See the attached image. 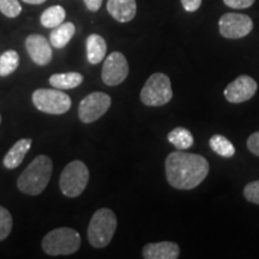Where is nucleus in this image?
<instances>
[{
  "mask_svg": "<svg viewBox=\"0 0 259 259\" xmlns=\"http://www.w3.org/2000/svg\"><path fill=\"white\" fill-rule=\"evenodd\" d=\"M257 89V82L252 77L242 74L228 84L225 89V97L232 103H241L252 99Z\"/></svg>",
  "mask_w": 259,
  "mask_h": 259,
  "instance_id": "obj_11",
  "label": "nucleus"
},
{
  "mask_svg": "<svg viewBox=\"0 0 259 259\" xmlns=\"http://www.w3.org/2000/svg\"><path fill=\"white\" fill-rule=\"evenodd\" d=\"M84 80L83 74L78 72H67V73H56L50 77V84L53 88L59 90L74 89L80 85Z\"/></svg>",
  "mask_w": 259,
  "mask_h": 259,
  "instance_id": "obj_18",
  "label": "nucleus"
},
{
  "mask_svg": "<svg viewBox=\"0 0 259 259\" xmlns=\"http://www.w3.org/2000/svg\"><path fill=\"white\" fill-rule=\"evenodd\" d=\"M180 255L178 244L171 241H161L148 244L143 248L145 259H177Z\"/></svg>",
  "mask_w": 259,
  "mask_h": 259,
  "instance_id": "obj_13",
  "label": "nucleus"
},
{
  "mask_svg": "<svg viewBox=\"0 0 259 259\" xmlns=\"http://www.w3.org/2000/svg\"><path fill=\"white\" fill-rule=\"evenodd\" d=\"M89 183V169L82 161H72L64 168L59 179V187L64 196L76 198L83 193Z\"/></svg>",
  "mask_w": 259,
  "mask_h": 259,
  "instance_id": "obj_5",
  "label": "nucleus"
},
{
  "mask_svg": "<svg viewBox=\"0 0 259 259\" xmlns=\"http://www.w3.org/2000/svg\"><path fill=\"white\" fill-rule=\"evenodd\" d=\"M173 97L170 79L167 74L157 72L151 74L141 92V100L145 106L160 107L168 103Z\"/></svg>",
  "mask_w": 259,
  "mask_h": 259,
  "instance_id": "obj_6",
  "label": "nucleus"
},
{
  "mask_svg": "<svg viewBox=\"0 0 259 259\" xmlns=\"http://www.w3.org/2000/svg\"><path fill=\"white\" fill-rule=\"evenodd\" d=\"M82 239L78 232L69 227H61L47 233L42 240L45 253L50 255H69L79 250Z\"/></svg>",
  "mask_w": 259,
  "mask_h": 259,
  "instance_id": "obj_3",
  "label": "nucleus"
},
{
  "mask_svg": "<svg viewBox=\"0 0 259 259\" xmlns=\"http://www.w3.org/2000/svg\"><path fill=\"white\" fill-rule=\"evenodd\" d=\"M210 147L216 154L220 155L221 157L225 158H231L234 156L235 154V148L232 144V142L229 139H227L225 136L221 135H215L210 138L209 141Z\"/></svg>",
  "mask_w": 259,
  "mask_h": 259,
  "instance_id": "obj_21",
  "label": "nucleus"
},
{
  "mask_svg": "<svg viewBox=\"0 0 259 259\" xmlns=\"http://www.w3.org/2000/svg\"><path fill=\"white\" fill-rule=\"evenodd\" d=\"M107 53V44L105 38L99 34H92L87 38V58L93 65H97L105 59Z\"/></svg>",
  "mask_w": 259,
  "mask_h": 259,
  "instance_id": "obj_16",
  "label": "nucleus"
},
{
  "mask_svg": "<svg viewBox=\"0 0 259 259\" xmlns=\"http://www.w3.org/2000/svg\"><path fill=\"white\" fill-rule=\"evenodd\" d=\"M116 216L111 209L102 208L94 213L88 227V240L95 248L109 244L116 231Z\"/></svg>",
  "mask_w": 259,
  "mask_h": 259,
  "instance_id": "obj_4",
  "label": "nucleus"
},
{
  "mask_svg": "<svg viewBox=\"0 0 259 259\" xmlns=\"http://www.w3.org/2000/svg\"><path fill=\"white\" fill-rule=\"evenodd\" d=\"M247 148L250 149L252 154L259 156V131L252 134L247 139Z\"/></svg>",
  "mask_w": 259,
  "mask_h": 259,
  "instance_id": "obj_27",
  "label": "nucleus"
},
{
  "mask_svg": "<svg viewBox=\"0 0 259 259\" xmlns=\"http://www.w3.org/2000/svg\"><path fill=\"white\" fill-rule=\"evenodd\" d=\"M19 56L14 50L4 52L0 56V77H6L18 69Z\"/></svg>",
  "mask_w": 259,
  "mask_h": 259,
  "instance_id": "obj_22",
  "label": "nucleus"
},
{
  "mask_svg": "<svg viewBox=\"0 0 259 259\" xmlns=\"http://www.w3.org/2000/svg\"><path fill=\"white\" fill-rule=\"evenodd\" d=\"M22 2L27 3V4H31V5H40V4H44L45 2H47V0H22Z\"/></svg>",
  "mask_w": 259,
  "mask_h": 259,
  "instance_id": "obj_30",
  "label": "nucleus"
},
{
  "mask_svg": "<svg viewBox=\"0 0 259 259\" xmlns=\"http://www.w3.org/2000/svg\"><path fill=\"white\" fill-rule=\"evenodd\" d=\"M74 32H76V27L71 22L66 23H61L58 27L53 28V31L50 35V42L54 48H64L73 37Z\"/></svg>",
  "mask_w": 259,
  "mask_h": 259,
  "instance_id": "obj_17",
  "label": "nucleus"
},
{
  "mask_svg": "<svg viewBox=\"0 0 259 259\" xmlns=\"http://www.w3.org/2000/svg\"><path fill=\"white\" fill-rule=\"evenodd\" d=\"M0 124H2V115H0Z\"/></svg>",
  "mask_w": 259,
  "mask_h": 259,
  "instance_id": "obj_31",
  "label": "nucleus"
},
{
  "mask_svg": "<svg viewBox=\"0 0 259 259\" xmlns=\"http://www.w3.org/2000/svg\"><path fill=\"white\" fill-rule=\"evenodd\" d=\"M181 4L187 12H194L200 8L202 0H181Z\"/></svg>",
  "mask_w": 259,
  "mask_h": 259,
  "instance_id": "obj_28",
  "label": "nucleus"
},
{
  "mask_svg": "<svg viewBox=\"0 0 259 259\" xmlns=\"http://www.w3.org/2000/svg\"><path fill=\"white\" fill-rule=\"evenodd\" d=\"M128 76V63L120 52H113L106 58L102 67V80L106 85L115 87Z\"/></svg>",
  "mask_w": 259,
  "mask_h": 259,
  "instance_id": "obj_10",
  "label": "nucleus"
},
{
  "mask_svg": "<svg viewBox=\"0 0 259 259\" xmlns=\"http://www.w3.org/2000/svg\"><path fill=\"white\" fill-rule=\"evenodd\" d=\"M65 17H66V11H65L63 6L54 5L42 12L40 22L45 28L53 29L63 23L65 21Z\"/></svg>",
  "mask_w": 259,
  "mask_h": 259,
  "instance_id": "obj_19",
  "label": "nucleus"
},
{
  "mask_svg": "<svg viewBox=\"0 0 259 259\" xmlns=\"http://www.w3.org/2000/svg\"><path fill=\"white\" fill-rule=\"evenodd\" d=\"M83 2L89 11L96 12V11H99L100 8L102 6L103 0H83Z\"/></svg>",
  "mask_w": 259,
  "mask_h": 259,
  "instance_id": "obj_29",
  "label": "nucleus"
},
{
  "mask_svg": "<svg viewBox=\"0 0 259 259\" xmlns=\"http://www.w3.org/2000/svg\"><path fill=\"white\" fill-rule=\"evenodd\" d=\"M107 11L115 21L127 23L135 18L137 12V3L136 0H108Z\"/></svg>",
  "mask_w": 259,
  "mask_h": 259,
  "instance_id": "obj_14",
  "label": "nucleus"
},
{
  "mask_svg": "<svg viewBox=\"0 0 259 259\" xmlns=\"http://www.w3.org/2000/svg\"><path fill=\"white\" fill-rule=\"evenodd\" d=\"M244 196L250 203H254L259 205V180L252 181V183L245 186Z\"/></svg>",
  "mask_w": 259,
  "mask_h": 259,
  "instance_id": "obj_25",
  "label": "nucleus"
},
{
  "mask_svg": "<svg viewBox=\"0 0 259 259\" xmlns=\"http://www.w3.org/2000/svg\"><path fill=\"white\" fill-rule=\"evenodd\" d=\"M220 32L226 38H241L247 36L253 29V22L247 15L226 14L220 18Z\"/></svg>",
  "mask_w": 259,
  "mask_h": 259,
  "instance_id": "obj_9",
  "label": "nucleus"
},
{
  "mask_svg": "<svg viewBox=\"0 0 259 259\" xmlns=\"http://www.w3.org/2000/svg\"><path fill=\"white\" fill-rule=\"evenodd\" d=\"M52 45L47 38L40 34L29 35L25 40V48L29 57L36 65L45 66L50 64L52 58H53V52H52Z\"/></svg>",
  "mask_w": 259,
  "mask_h": 259,
  "instance_id": "obj_12",
  "label": "nucleus"
},
{
  "mask_svg": "<svg viewBox=\"0 0 259 259\" xmlns=\"http://www.w3.org/2000/svg\"><path fill=\"white\" fill-rule=\"evenodd\" d=\"M223 3L232 9H247L253 5L254 0H223Z\"/></svg>",
  "mask_w": 259,
  "mask_h": 259,
  "instance_id": "obj_26",
  "label": "nucleus"
},
{
  "mask_svg": "<svg viewBox=\"0 0 259 259\" xmlns=\"http://www.w3.org/2000/svg\"><path fill=\"white\" fill-rule=\"evenodd\" d=\"M0 12L9 18H16L22 12V6L18 0H0Z\"/></svg>",
  "mask_w": 259,
  "mask_h": 259,
  "instance_id": "obj_24",
  "label": "nucleus"
},
{
  "mask_svg": "<svg viewBox=\"0 0 259 259\" xmlns=\"http://www.w3.org/2000/svg\"><path fill=\"white\" fill-rule=\"evenodd\" d=\"M32 141L30 138L19 139L17 143H15L14 147L9 150V153L5 155L3 164L9 169H15L24 160L25 155L28 154L29 149L31 147Z\"/></svg>",
  "mask_w": 259,
  "mask_h": 259,
  "instance_id": "obj_15",
  "label": "nucleus"
},
{
  "mask_svg": "<svg viewBox=\"0 0 259 259\" xmlns=\"http://www.w3.org/2000/svg\"><path fill=\"white\" fill-rule=\"evenodd\" d=\"M168 141L176 147L178 150H186L194 143L193 136L185 127H177L168 134Z\"/></svg>",
  "mask_w": 259,
  "mask_h": 259,
  "instance_id": "obj_20",
  "label": "nucleus"
},
{
  "mask_svg": "<svg viewBox=\"0 0 259 259\" xmlns=\"http://www.w3.org/2000/svg\"><path fill=\"white\" fill-rule=\"evenodd\" d=\"M209 162L197 154L178 150L166 158V176L169 185L178 190H192L205 179Z\"/></svg>",
  "mask_w": 259,
  "mask_h": 259,
  "instance_id": "obj_1",
  "label": "nucleus"
},
{
  "mask_svg": "<svg viewBox=\"0 0 259 259\" xmlns=\"http://www.w3.org/2000/svg\"><path fill=\"white\" fill-rule=\"evenodd\" d=\"M12 216L8 209L0 206V241L5 240L12 231Z\"/></svg>",
  "mask_w": 259,
  "mask_h": 259,
  "instance_id": "obj_23",
  "label": "nucleus"
},
{
  "mask_svg": "<svg viewBox=\"0 0 259 259\" xmlns=\"http://www.w3.org/2000/svg\"><path fill=\"white\" fill-rule=\"evenodd\" d=\"M111 96L105 93L95 92L89 94L80 101L78 107V116L84 124H90L99 120L111 107Z\"/></svg>",
  "mask_w": 259,
  "mask_h": 259,
  "instance_id": "obj_8",
  "label": "nucleus"
},
{
  "mask_svg": "<svg viewBox=\"0 0 259 259\" xmlns=\"http://www.w3.org/2000/svg\"><path fill=\"white\" fill-rule=\"evenodd\" d=\"M32 103L37 111L47 114H64L71 108L70 96L59 89H37L32 94Z\"/></svg>",
  "mask_w": 259,
  "mask_h": 259,
  "instance_id": "obj_7",
  "label": "nucleus"
},
{
  "mask_svg": "<svg viewBox=\"0 0 259 259\" xmlns=\"http://www.w3.org/2000/svg\"><path fill=\"white\" fill-rule=\"evenodd\" d=\"M52 171L53 162L51 158L46 155H38L19 176L17 180L18 190L29 196H37L47 187Z\"/></svg>",
  "mask_w": 259,
  "mask_h": 259,
  "instance_id": "obj_2",
  "label": "nucleus"
}]
</instances>
